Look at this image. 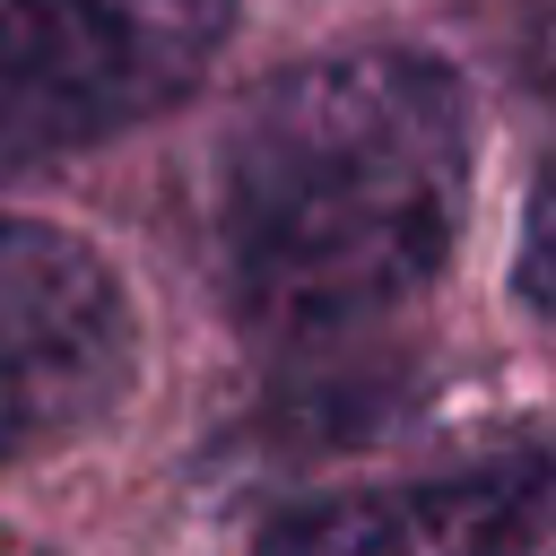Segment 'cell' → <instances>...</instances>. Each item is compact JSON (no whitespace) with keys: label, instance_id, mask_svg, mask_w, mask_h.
<instances>
[{"label":"cell","instance_id":"7a4b0ae2","mask_svg":"<svg viewBox=\"0 0 556 556\" xmlns=\"http://www.w3.org/2000/svg\"><path fill=\"white\" fill-rule=\"evenodd\" d=\"M235 0H0V165L78 156L182 104Z\"/></svg>","mask_w":556,"mask_h":556},{"label":"cell","instance_id":"277c9868","mask_svg":"<svg viewBox=\"0 0 556 556\" xmlns=\"http://www.w3.org/2000/svg\"><path fill=\"white\" fill-rule=\"evenodd\" d=\"M261 556H556V452L304 504L261 539Z\"/></svg>","mask_w":556,"mask_h":556},{"label":"cell","instance_id":"6da1fadb","mask_svg":"<svg viewBox=\"0 0 556 556\" xmlns=\"http://www.w3.org/2000/svg\"><path fill=\"white\" fill-rule=\"evenodd\" d=\"M469 217V104L417 52L269 78L217 156V278L261 339H339L434 287Z\"/></svg>","mask_w":556,"mask_h":556},{"label":"cell","instance_id":"3957f363","mask_svg":"<svg viewBox=\"0 0 556 556\" xmlns=\"http://www.w3.org/2000/svg\"><path fill=\"white\" fill-rule=\"evenodd\" d=\"M139 365L122 278L43 217H0V469L96 426Z\"/></svg>","mask_w":556,"mask_h":556}]
</instances>
